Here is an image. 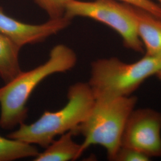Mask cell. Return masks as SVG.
Returning a JSON list of instances; mask_svg holds the SVG:
<instances>
[{
  "mask_svg": "<svg viewBox=\"0 0 161 161\" xmlns=\"http://www.w3.org/2000/svg\"><path fill=\"white\" fill-rule=\"evenodd\" d=\"M76 62V54L72 48L58 44L51 50L46 62L22 71L0 87V127L10 130L24 123L28 112L27 103L36 87L50 75L72 70Z\"/></svg>",
  "mask_w": 161,
  "mask_h": 161,
  "instance_id": "6da1fadb",
  "label": "cell"
},
{
  "mask_svg": "<svg viewBox=\"0 0 161 161\" xmlns=\"http://www.w3.org/2000/svg\"><path fill=\"white\" fill-rule=\"evenodd\" d=\"M68 102L61 109L46 110L34 122L21 124L7 137L46 148L55 137L75 130L86 119L95 102L88 82H76L69 86Z\"/></svg>",
  "mask_w": 161,
  "mask_h": 161,
  "instance_id": "7a4b0ae2",
  "label": "cell"
},
{
  "mask_svg": "<svg viewBox=\"0 0 161 161\" xmlns=\"http://www.w3.org/2000/svg\"><path fill=\"white\" fill-rule=\"evenodd\" d=\"M137 98L134 96L95 99L89 115L80 125L72 130L74 135H82L80 153L92 145L106 150L108 158L113 161L121 146L124 128L129 116L135 109Z\"/></svg>",
  "mask_w": 161,
  "mask_h": 161,
  "instance_id": "3957f363",
  "label": "cell"
},
{
  "mask_svg": "<svg viewBox=\"0 0 161 161\" xmlns=\"http://www.w3.org/2000/svg\"><path fill=\"white\" fill-rule=\"evenodd\" d=\"M159 58L147 55L133 63L118 58H99L91 64L88 84L95 99L131 96L145 80L155 75Z\"/></svg>",
  "mask_w": 161,
  "mask_h": 161,
  "instance_id": "277c9868",
  "label": "cell"
},
{
  "mask_svg": "<svg viewBox=\"0 0 161 161\" xmlns=\"http://www.w3.org/2000/svg\"><path fill=\"white\" fill-rule=\"evenodd\" d=\"M77 16L88 17L103 23L121 36L123 44L127 48L137 53L144 52L135 20L125 3L116 0H70L64 17L72 19Z\"/></svg>",
  "mask_w": 161,
  "mask_h": 161,
  "instance_id": "5b68a950",
  "label": "cell"
},
{
  "mask_svg": "<svg viewBox=\"0 0 161 161\" xmlns=\"http://www.w3.org/2000/svg\"><path fill=\"white\" fill-rule=\"evenodd\" d=\"M121 146L138 150L150 158L161 157V112L150 108L133 110L124 128Z\"/></svg>",
  "mask_w": 161,
  "mask_h": 161,
  "instance_id": "8992f818",
  "label": "cell"
},
{
  "mask_svg": "<svg viewBox=\"0 0 161 161\" xmlns=\"http://www.w3.org/2000/svg\"><path fill=\"white\" fill-rule=\"evenodd\" d=\"M70 20L64 16L59 19H50L46 23L41 25H31L9 17L0 7V34L22 48L28 44L41 42L58 34L69 26Z\"/></svg>",
  "mask_w": 161,
  "mask_h": 161,
  "instance_id": "52a82bcc",
  "label": "cell"
},
{
  "mask_svg": "<svg viewBox=\"0 0 161 161\" xmlns=\"http://www.w3.org/2000/svg\"><path fill=\"white\" fill-rule=\"evenodd\" d=\"M125 4L135 20L139 38L146 51L145 55L161 58V19L140 7Z\"/></svg>",
  "mask_w": 161,
  "mask_h": 161,
  "instance_id": "ba28073f",
  "label": "cell"
},
{
  "mask_svg": "<svg viewBox=\"0 0 161 161\" xmlns=\"http://www.w3.org/2000/svg\"><path fill=\"white\" fill-rule=\"evenodd\" d=\"M73 131L60 135V138L54 140L50 144L34 158V161H75L80 158V144L73 140Z\"/></svg>",
  "mask_w": 161,
  "mask_h": 161,
  "instance_id": "9c48e42d",
  "label": "cell"
},
{
  "mask_svg": "<svg viewBox=\"0 0 161 161\" xmlns=\"http://www.w3.org/2000/svg\"><path fill=\"white\" fill-rule=\"evenodd\" d=\"M20 48L0 34V78L5 84L22 71L19 62Z\"/></svg>",
  "mask_w": 161,
  "mask_h": 161,
  "instance_id": "30bf717a",
  "label": "cell"
},
{
  "mask_svg": "<svg viewBox=\"0 0 161 161\" xmlns=\"http://www.w3.org/2000/svg\"><path fill=\"white\" fill-rule=\"evenodd\" d=\"M39 151L34 144L0 136V161L35 158Z\"/></svg>",
  "mask_w": 161,
  "mask_h": 161,
  "instance_id": "8fae6325",
  "label": "cell"
},
{
  "mask_svg": "<svg viewBox=\"0 0 161 161\" xmlns=\"http://www.w3.org/2000/svg\"><path fill=\"white\" fill-rule=\"evenodd\" d=\"M70 0H35V3L47 12L51 19L64 16L66 6Z\"/></svg>",
  "mask_w": 161,
  "mask_h": 161,
  "instance_id": "7c38bea8",
  "label": "cell"
},
{
  "mask_svg": "<svg viewBox=\"0 0 161 161\" xmlns=\"http://www.w3.org/2000/svg\"><path fill=\"white\" fill-rule=\"evenodd\" d=\"M150 158L138 150L121 146L113 161H149Z\"/></svg>",
  "mask_w": 161,
  "mask_h": 161,
  "instance_id": "4fadbf2b",
  "label": "cell"
},
{
  "mask_svg": "<svg viewBox=\"0 0 161 161\" xmlns=\"http://www.w3.org/2000/svg\"><path fill=\"white\" fill-rule=\"evenodd\" d=\"M132 6H136L152 14L161 19V7L151 0H116Z\"/></svg>",
  "mask_w": 161,
  "mask_h": 161,
  "instance_id": "5bb4252c",
  "label": "cell"
},
{
  "mask_svg": "<svg viewBox=\"0 0 161 161\" xmlns=\"http://www.w3.org/2000/svg\"><path fill=\"white\" fill-rule=\"evenodd\" d=\"M155 75L157 76L158 79L161 81V57L159 58V63H158V68Z\"/></svg>",
  "mask_w": 161,
  "mask_h": 161,
  "instance_id": "9a60e30c",
  "label": "cell"
},
{
  "mask_svg": "<svg viewBox=\"0 0 161 161\" xmlns=\"http://www.w3.org/2000/svg\"><path fill=\"white\" fill-rule=\"evenodd\" d=\"M158 1L159 3V5L161 7V0H158Z\"/></svg>",
  "mask_w": 161,
  "mask_h": 161,
  "instance_id": "2e32d148",
  "label": "cell"
}]
</instances>
